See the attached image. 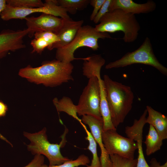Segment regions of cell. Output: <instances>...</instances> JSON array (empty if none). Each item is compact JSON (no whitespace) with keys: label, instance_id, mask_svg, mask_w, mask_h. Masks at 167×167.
Here are the masks:
<instances>
[{"label":"cell","instance_id":"6da1fadb","mask_svg":"<svg viewBox=\"0 0 167 167\" xmlns=\"http://www.w3.org/2000/svg\"><path fill=\"white\" fill-rule=\"evenodd\" d=\"M74 66L58 60L44 62L36 67L30 66L21 69L19 75L32 82L50 87L59 86L74 79L71 74Z\"/></svg>","mask_w":167,"mask_h":167},{"label":"cell","instance_id":"7a4b0ae2","mask_svg":"<svg viewBox=\"0 0 167 167\" xmlns=\"http://www.w3.org/2000/svg\"><path fill=\"white\" fill-rule=\"evenodd\" d=\"M103 80L112 121L116 128L132 109L134 93L130 86L113 80L107 75Z\"/></svg>","mask_w":167,"mask_h":167},{"label":"cell","instance_id":"3957f363","mask_svg":"<svg viewBox=\"0 0 167 167\" xmlns=\"http://www.w3.org/2000/svg\"><path fill=\"white\" fill-rule=\"evenodd\" d=\"M94 28L96 31L101 32H122L124 36L122 39L126 43L134 41L140 29L135 15L120 9H115L106 13Z\"/></svg>","mask_w":167,"mask_h":167},{"label":"cell","instance_id":"277c9868","mask_svg":"<svg viewBox=\"0 0 167 167\" xmlns=\"http://www.w3.org/2000/svg\"><path fill=\"white\" fill-rule=\"evenodd\" d=\"M105 38H113L108 33L98 32L91 26H82L70 43L57 49L56 58L57 60L62 62L71 63L74 60L77 59L74 56V53L77 49L87 47L93 50H97L99 47L98 40Z\"/></svg>","mask_w":167,"mask_h":167},{"label":"cell","instance_id":"5b68a950","mask_svg":"<svg viewBox=\"0 0 167 167\" xmlns=\"http://www.w3.org/2000/svg\"><path fill=\"white\" fill-rule=\"evenodd\" d=\"M68 132L65 129L62 135V140L59 144L50 143L48 139L46 129L34 133L24 132V135L30 141L27 145L28 150L33 155L40 154L45 156L49 161V165H59L70 160L63 156L60 152V148L63 147L66 142V135Z\"/></svg>","mask_w":167,"mask_h":167},{"label":"cell","instance_id":"8992f818","mask_svg":"<svg viewBox=\"0 0 167 167\" xmlns=\"http://www.w3.org/2000/svg\"><path fill=\"white\" fill-rule=\"evenodd\" d=\"M140 64L154 67L161 73L167 75V68L156 57L150 39L146 37L142 45L136 50L126 53L120 58L107 64V69L123 67L131 65Z\"/></svg>","mask_w":167,"mask_h":167},{"label":"cell","instance_id":"52a82bcc","mask_svg":"<svg viewBox=\"0 0 167 167\" xmlns=\"http://www.w3.org/2000/svg\"><path fill=\"white\" fill-rule=\"evenodd\" d=\"M100 91L99 80L95 76L89 79L83 89L77 105V114L79 116L88 115L103 122L100 111Z\"/></svg>","mask_w":167,"mask_h":167},{"label":"cell","instance_id":"ba28073f","mask_svg":"<svg viewBox=\"0 0 167 167\" xmlns=\"http://www.w3.org/2000/svg\"><path fill=\"white\" fill-rule=\"evenodd\" d=\"M39 12L59 16L62 19L70 18L66 10L57 4L56 0H46L43 6L33 8L14 7L6 4L0 16L3 20L8 21L24 19L31 14Z\"/></svg>","mask_w":167,"mask_h":167},{"label":"cell","instance_id":"9c48e42d","mask_svg":"<svg viewBox=\"0 0 167 167\" xmlns=\"http://www.w3.org/2000/svg\"><path fill=\"white\" fill-rule=\"evenodd\" d=\"M101 136L104 147L109 155L116 154L128 159H134L137 145L132 139L120 135L116 130L102 131Z\"/></svg>","mask_w":167,"mask_h":167},{"label":"cell","instance_id":"30bf717a","mask_svg":"<svg viewBox=\"0 0 167 167\" xmlns=\"http://www.w3.org/2000/svg\"><path fill=\"white\" fill-rule=\"evenodd\" d=\"M26 20L27 29L29 30L28 36L32 37L37 32L49 31L55 34L61 28L63 19L45 13L37 17H26Z\"/></svg>","mask_w":167,"mask_h":167},{"label":"cell","instance_id":"8fae6325","mask_svg":"<svg viewBox=\"0 0 167 167\" xmlns=\"http://www.w3.org/2000/svg\"><path fill=\"white\" fill-rule=\"evenodd\" d=\"M28 29L14 31L5 30L0 33V58L9 51H14L26 47L23 39L28 34Z\"/></svg>","mask_w":167,"mask_h":167},{"label":"cell","instance_id":"7c38bea8","mask_svg":"<svg viewBox=\"0 0 167 167\" xmlns=\"http://www.w3.org/2000/svg\"><path fill=\"white\" fill-rule=\"evenodd\" d=\"M147 113L146 109L139 119H135L131 126L125 127V133L127 137L135 141L137 145L138 155L136 167H150L145 158L142 148L143 130L146 124Z\"/></svg>","mask_w":167,"mask_h":167},{"label":"cell","instance_id":"4fadbf2b","mask_svg":"<svg viewBox=\"0 0 167 167\" xmlns=\"http://www.w3.org/2000/svg\"><path fill=\"white\" fill-rule=\"evenodd\" d=\"M81 120L83 123L88 126L91 133L99 146L101 151L100 158L101 167H112V163L110 155L104 147L102 139L103 122L88 115L83 116Z\"/></svg>","mask_w":167,"mask_h":167},{"label":"cell","instance_id":"5bb4252c","mask_svg":"<svg viewBox=\"0 0 167 167\" xmlns=\"http://www.w3.org/2000/svg\"><path fill=\"white\" fill-rule=\"evenodd\" d=\"M83 20L74 21L70 17L63 19L62 25L56 33L59 41L47 48L49 50L61 48L70 43L75 38L78 31L82 26Z\"/></svg>","mask_w":167,"mask_h":167},{"label":"cell","instance_id":"9a60e30c","mask_svg":"<svg viewBox=\"0 0 167 167\" xmlns=\"http://www.w3.org/2000/svg\"><path fill=\"white\" fill-rule=\"evenodd\" d=\"M156 8V3L151 0L142 4L135 3L132 0H111L109 11L120 9L135 15L149 13L154 11Z\"/></svg>","mask_w":167,"mask_h":167},{"label":"cell","instance_id":"2e32d148","mask_svg":"<svg viewBox=\"0 0 167 167\" xmlns=\"http://www.w3.org/2000/svg\"><path fill=\"white\" fill-rule=\"evenodd\" d=\"M148 115L146 117V123L152 126L163 140L167 139V117L150 106H146Z\"/></svg>","mask_w":167,"mask_h":167},{"label":"cell","instance_id":"e0dca14e","mask_svg":"<svg viewBox=\"0 0 167 167\" xmlns=\"http://www.w3.org/2000/svg\"><path fill=\"white\" fill-rule=\"evenodd\" d=\"M99 80L100 91V111L103 122V131L109 130H116L112 123L111 115L107 101L103 80L100 74L96 76Z\"/></svg>","mask_w":167,"mask_h":167},{"label":"cell","instance_id":"ac0fdd59","mask_svg":"<svg viewBox=\"0 0 167 167\" xmlns=\"http://www.w3.org/2000/svg\"><path fill=\"white\" fill-rule=\"evenodd\" d=\"M163 140L154 127L149 125L148 132L144 142L147 155L150 156L159 150L162 145Z\"/></svg>","mask_w":167,"mask_h":167},{"label":"cell","instance_id":"d6986e66","mask_svg":"<svg viewBox=\"0 0 167 167\" xmlns=\"http://www.w3.org/2000/svg\"><path fill=\"white\" fill-rule=\"evenodd\" d=\"M53 102L58 112H65L77 120L81 124L83 123L77 116L76 105L74 104L70 98L64 96L59 100L55 98Z\"/></svg>","mask_w":167,"mask_h":167},{"label":"cell","instance_id":"ffe728a7","mask_svg":"<svg viewBox=\"0 0 167 167\" xmlns=\"http://www.w3.org/2000/svg\"><path fill=\"white\" fill-rule=\"evenodd\" d=\"M57 4L65 9L67 12L75 14L78 10L86 8L89 4L88 0H57Z\"/></svg>","mask_w":167,"mask_h":167},{"label":"cell","instance_id":"44dd1931","mask_svg":"<svg viewBox=\"0 0 167 167\" xmlns=\"http://www.w3.org/2000/svg\"><path fill=\"white\" fill-rule=\"evenodd\" d=\"M81 125L87 134V136L85 139L89 142L88 149L92 155V159L90 166L92 167H101L100 158L97 155V143L91 133L88 130L85 125L83 123Z\"/></svg>","mask_w":167,"mask_h":167},{"label":"cell","instance_id":"7402d4cb","mask_svg":"<svg viewBox=\"0 0 167 167\" xmlns=\"http://www.w3.org/2000/svg\"><path fill=\"white\" fill-rule=\"evenodd\" d=\"M6 4L14 7L33 8L43 6L41 0H6Z\"/></svg>","mask_w":167,"mask_h":167},{"label":"cell","instance_id":"603a6c76","mask_svg":"<svg viewBox=\"0 0 167 167\" xmlns=\"http://www.w3.org/2000/svg\"><path fill=\"white\" fill-rule=\"evenodd\" d=\"M90 162L88 156L82 154L75 160H70L59 165L48 166L43 164L41 167H78L80 165H87Z\"/></svg>","mask_w":167,"mask_h":167},{"label":"cell","instance_id":"cb8c5ba5","mask_svg":"<svg viewBox=\"0 0 167 167\" xmlns=\"http://www.w3.org/2000/svg\"><path fill=\"white\" fill-rule=\"evenodd\" d=\"M112 167H136L137 159H130L116 154L110 155Z\"/></svg>","mask_w":167,"mask_h":167},{"label":"cell","instance_id":"d4e9b609","mask_svg":"<svg viewBox=\"0 0 167 167\" xmlns=\"http://www.w3.org/2000/svg\"><path fill=\"white\" fill-rule=\"evenodd\" d=\"M34 35L35 36V38L40 37L43 38L49 44V47L59 41L58 36L55 33L51 31L37 32H35Z\"/></svg>","mask_w":167,"mask_h":167},{"label":"cell","instance_id":"484cf974","mask_svg":"<svg viewBox=\"0 0 167 167\" xmlns=\"http://www.w3.org/2000/svg\"><path fill=\"white\" fill-rule=\"evenodd\" d=\"M31 45L33 49L31 53L36 52L38 54H41L45 48H47L49 45V44L41 37L34 38L32 40Z\"/></svg>","mask_w":167,"mask_h":167},{"label":"cell","instance_id":"4316f807","mask_svg":"<svg viewBox=\"0 0 167 167\" xmlns=\"http://www.w3.org/2000/svg\"><path fill=\"white\" fill-rule=\"evenodd\" d=\"M111 0H105L93 21L95 23H99L101 19L109 11V9Z\"/></svg>","mask_w":167,"mask_h":167},{"label":"cell","instance_id":"83f0119b","mask_svg":"<svg viewBox=\"0 0 167 167\" xmlns=\"http://www.w3.org/2000/svg\"><path fill=\"white\" fill-rule=\"evenodd\" d=\"M105 0H91L89 4L93 7V9L90 16V19L93 21Z\"/></svg>","mask_w":167,"mask_h":167},{"label":"cell","instance_id":"f1b7e54d","mask_svg":"<svg viewBox=\"0 0 167 167\" xmlns=\"http://www.w3.org/2000/svg\"><path fill=\"white\" fill-rule=\"evenodd\" d=\"M44 161V157L43 155L36 154L31 162L24 167H41Z\"/></svg>","mask_w":167,"mask_h":167},{"label":"cell","instance_id":"f546056e","mask_svg":"<svg viewBox=\"0 0 167 167\" xmlns=\"http://www.w3.org/2000/svg\"><path fill=\"white\" fill-rule=\"evenodd\" d=\"M150 167H167V162L164 165H161L159 162H158L156 159L154 158L151 159L150 161Z\"/></svg>","mask_w":167,"mask_h":167},{"label":"cell","instance_id":"4dcf8cb0","mask_svg":"<svg viewBox=\"0 0 167 167\" xmlns=\"http://www.w3.org/2000/svg\"><path fill=\"white\" fill-rule=\"evenodd\" d=\"M7 110V107L6 105L0 101V117L4 116Z\"/></svg>","mask_w":167,"mask_h":167},{"label":"cell","instance_id":"1f68e13d","mask_svg":"<svg viewBox=\"0 0 167 167\" xmlns=\"http://www.w3.org/2000/svg\"><path fill=\"white\" fill-rule=\"evenodd\" d=\"M6 0H0V15L6 5Z\"/></svg>","mask_w":167,"mask_h":167},{"label":"cell","instance_id":"d6a6232c","mask_svg":"<svg viewBox=\"0 0 167 167\" xmlns=\"http://www.w3.org/2000/svg\"><path fill=\"white\" fill-rule=\"evenodd\" d=\"M0 138L2 140H4L6 141L12 147H13L12 144L8 140L6 139L5 138L4 136H3L0 133Z\"/></svg>","mask_w":167,"mask_h":167},{"label":"cell","instance_id":"836d02e7","mask_svg":"<svg viewBox=\"0 0 167 167\" xmlns=\"http://www.w3.org/2000/svg\"><path fill=\"white\" fill-rule=\"evenodd\" d=\"M87 167H92L90 165H87Z\"/></svg>","mask_w":167,"mask_h":167}]
</instances>
